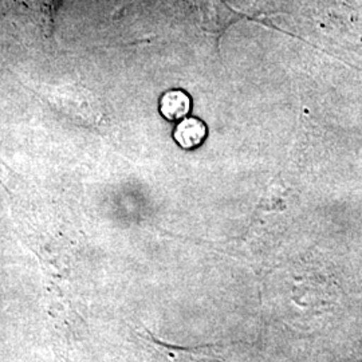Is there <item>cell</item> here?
Here are the masks:
<instances>
[{"instance_id":"6da1fadb","label":"cell","mask_w":362,"mask_h":362,"mask_svg":"<svg viewBox=\"0 0 362 362\" xmlns=\"http://www.w3.org/2000/svg\"><path fill=\"white\" fill-rule=\"evenodd\" d=\"M42 95L54 109L86 127H95L104 115L101 106L90 91L79 85L43 86Z\"/></svg>"},{"instance_id":"7a4b0ae2","label":"cell","mask_w":362,"mask_h":362,"mask_svg":"<svg viewBox=\"0 0 362 362\" xmlns=\"http://www.w3.org/2000/svg\"><path fill=\"white\" fill-rule=\"evenodd\" d=\"M152 339L168 362H228L216 351V346L180 348L156 339L155 337H152Z\"/></svg>"},{"instance_id":"3957f363","label":"cell","mask_w":362,"mask_h":362,"mask_svg":"<svg viewBox=\"0 0 362 362\" xmlns=\"http://www.w3.org/2000/svg\"><path fill=\"white\" fill-rule=\"evenodd\" d=\"M206 134H207V129L202 121L194 119V118H188V119L182 121L177 127L176 133H175V139L182 148L189 149V148L199 146L200 144L203 143L206 139Z\"/></svg>"},{"instance_id":"277c9868","label":"cell","mask_w":362,"mask_h":362,"mask_svg":"<svg viewBox=\"0 0 362 362\" xmlns=\"http://www.w3.org/2000/svg\"><path fill=\"white\" fill-rule=\"evenodd\" d=\"M189 97L185 93L179 90L168 91L167 94H164L160 105L161 115L170 121L182 118L189 112Z\"/></svg>"},{"instance_id":"5b68a950","label":"cell","mask_w":362,"mask_h":362,"mask_svg":"<svg viewBox=\"0 0 362 362\" xmlns=\"http://www.w3.org/2000/svg\"><path fill=\"white\" fill-rule=\"evenodd\" d=\"M62 0H39L40 6V15H42V22H43V30L47 37H50L54 28V21H55V13L58 11Z\"/></svg>"}]
</instances>
